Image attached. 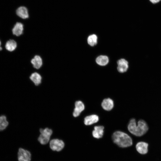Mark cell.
<instances>
[{
    "instance_id": "1",
    "label": "cell",
    "mask_w": 161,
    "mask_h": 161,
    "mask_svg": "<svg viewBox=\"0 0 161 161\" xmlns=\"http://www.w3.org/2000/svg\"><path fill=\"white\" fill-rule=\"evenodd\" d=\"M128 129L132 134L136 136L140 137L147 132L148 127L147 123L144 120H139L137 125L135 119L132 118L129 121L128 126Z\"/></svg>"
},
{
    "instance_id": "2",
    "label": "cell",
    "mask_w": 161,
    "mask_h": 161,
    "mask_svg": "<svg viewBox=\"0 0 161 161\" xmlns=\"http://www.w3.org/2000/svg\"><path fill=\"white\" fill-rule=\"evenodd\" d=\"M114 142L120 147H129L132 144L131 138L127 134L120 131L114 132L112 135Z\"/></svg>"
},
{
    "instance_id": "3",
    "label": "cell",
    "mask_w": 161,
    "mask_h": 161,
    "mask_svg": "<svg viewBox=\"0 0 161 161\" xmlns=\"http://www.w3.org/2000/svg\"><path fill=\"white\" fill-rule=\"evenodd\" d=\"M40 132L41 134L38 138V141L41 144H46L49 141L52 133V130L47 128L44 129H40Z\"/></svg>"
},
{
    "instance_id": "4",
    "label": "cell",
    "mask_w": 161,
    "mask_h": 161,
    "mask_svg": "<svg viewBox=\"0 0 161 161\" xmlns=\"http://www.w3.org/2000/svg\"><path fill=\"white\" fill-rule=\"evenodd\" d=\"M65 144L61 140L55 139L51 140L49 142L50 148L54 151H61L64 147Z\"/></svg>"
},
{
    "instance_id": "5",
    "label": "cell",
    "mask_w": 161,
    "mask_h": 161,
    "mask_svg": "<svg viewBox=\"0 0 161 161\" xmlns=\"http://www.w3.org/2000/svg\"><path fill=\"white\" fill-rule=\"evenodd\" d=\"M18 161H30L31 154L27 150L20 148L18 152Z\"/></svg>"
},
{
    "instance_id": "6",
    "label": "cell",
    "mask_w": 161,
    "mask_h": 161,
    "mask_svg": "<svg viewBox=\"0 0 161 161\" xmlns=\"http://www.w3.org/2000/svg\"><path fill=\"white\" fill-rule=\"evenodd\" d=\"M84 109L85 106L81 101L78 100L76 101L75 103V108L73 112V116L75 117L78 116Z\"/></svg>"
},
{
    "instance_id": "7",
    "label": "cell",
    "mask_w": 161,
    "mask_h": 161,
    "mask_svg": "<svg viewBox=\"0 0 161 161\" xmlns=\"http://www.w3.org/2000/svg\"><path fill=\"white\" fill-rule=\"evenodd\" d=\"M118 66L117 69L120 73H124L126 72L128 68V62L124 59H121L117 61Z\"/></svg>"
},
{
    "instance_id": "8",
    "label": "cell",
    "mask_w": 161,
    "mask_h": 161,
    "mask_svg": "<svg viewBox=\"0 0 161 161\" xmlns=\"http://www.w3.org/2000/svg\"><path fill=\"white\" fill-rule=\"evenodd\" d=\"M148 144L145 142H140L137 143L136 148L137 151L141 154H146L148 151Z\"/></svg>"
},
{
    "instance_id": "9",
    "label": "cell",
    "mask_w": 161,
    "mask_h": 161,
    "mask_svg": "<svg viewBox=\"0 0 161 161\" xmlns=\"http://www.w3.org/2000/svg\"><path fill=\"white\" fill-rule=\"evenodd\" d=\"M114 102L111 99L108 98L103 100L101 103L102 108L105 110L109 111L113 108Z\"/></svg>"
},
{
    "instance_id": "10",
    "label": "cell",
    "mask_w": 161,
    "mask_h": 161,
    "mask_svg": "<svg viewBox=\"0 0 161 161\" xmlns=\"http://www.w3.org/2000/svg\"><path fill=\"white\" fill-rule=\"evenodd\" d=\"M99 120V117L96 114H92L86 117L84 123L86 125H90L97 122Z\"/></svg>"
},
{
    "instance_id": "11",
    "label": "cell",
    "mask_w": 161,
    "mask_h": 161,
    "mask_svg": "<svg viewBox=\"0 0 161 161\" xmlns=\"http://www.w3.org/2000/svg\"><path fill=\"white\" fill-rule=\"evenodd\" d=\"M104 127L103 126H96L94 127V130L92 132L93 137L96 138H101L104 132Z\"/></svg>"
},
{
    "instance_id": "12",
    "label": "cell",
    "mask_w": 161,
    "mask_h": 161,
    "mask_svg": "<svg viewBox=\"0 0 161 161\" xmlns=\"http://www.w3.org/2000/svg\"><path fill=\"white\" fill-rule=\"evenodd\" d=\"M17 15L20 18L25 19L29 17V14L27 9L25 7L21 6L16 10Z\"/></svg>"
},
{
    "instance_id": "13",
    "label": "cell",
    "mask_w": 161,
    "mask_h": 161,
    "mask_svg": "<svg viewBox=\"0 0 161 161\" xmlns=\"http://www.w3.org/2000/svg\"><path fill=\"white\" fill-rule=\"evenodd\" d=\"M23 25L20 22H17L14 26L12 31L13 35L17 36H19L23 32Z\"/></svg>"
},
{
    "instance_id": "14",
    "label": "cell",
    "mask_w": 161,
    "mask_h": 161,
    "mask_svg": "<svg viewBox=\"0 0 161 161\" xmlns=\"http://www.w3.org/2000/svg\"><path fill=\"white\" fill-rule=\"evenodd\" d=\"M33 67L37 69H39L42 65V60L39 55H35L31 61Z\"/></svg>"
},
{
    "instance_id": "15",
    "label": "cell",
    "mask_w": 161,
    "mask_h": 161,
    "mask_svg": "<svg viewBox=\"0 0 161 161\" xmlns=\"http://www.w3.org/2000/svg\"><path fill=\"white\" fill-rule=\"evenodd\" d=\"M30 79L36 86H38L41 83L42 77L39 74L35 72L31 74Z\"/></svg>"
},
{
    "instance_id": "16",
    "label": "cell",
    "mask_w": 161,
    "mask_h": 161,
    "mask_svg": "<svg viewBox=\"0 0 161 161\" xmlns=\"http://www.w3.org/2000/svg\"><path fill=\"white\" fill-rule=\"evenodd\" d=\"M109 61L108 57L105 55H100L97 57L96 59L97 63L102 66H105L107 64Z\"/></svg>"
},
{
    "instance_id": "17",
    "label": "cell",
    "mask_w": 161,
    "mask_h": 161,
    "mask_svg": "<svg viewBox=\"0 0 161 161\" xmlns=\"http://www.w3.org/2000/svg\"><path fill=\"white\" fill-rule=\"evenodd\" d=\"M17 46L16 42L13 40H10L6 44L5 47L7 50L10 52L14 50Z\"/></svg>"
},
{
    "instance_id": "18",
    "label": "cell",
    "mask_w": 161,
    "mask_h": 161,
    "mask_svg": "<svg viewBox=\"0 0 161 161\" xmlns=\"http://www.w3.org/2000/svg\"><path fill=\"white\" fill-rule=\"evenodd\" d=\"M9 124L6 117L4 115L0 116V131L6 129Z\"/></svg>"
},
{
    "instance_id": "19",
    "label": "cell",
    "mask_w": 161,
    "mask_h": 161,
    "mask_svg": "<svg viewBox=\"0 0 161 161\" xmlns=\"http://www.w3.org/2000/svg\"><path fill=\"white\" fill-rule=\"evenodd\" d=\"M87 42L88 44L91 46L96 45L97 42V37L95 34H92L89 35L87 38Z\"/></svg>"
},
{
    "instance_id": "20",
    "label": "cell",
    "mask_w": 161,
    "mask_h": 161,
    "mask_svg": "<svg viewBox=\"0 0 161 161\" xmlns=\"http://www.w3.org/2000/svg\"><path fill=\"white\" fill-rule=\"evenodd\" d=\"M152 3L155 4L156 3L159 2L160 0H149Z\"/></svg>"
},
{
    "instance_id": "21",
    "label": "cell",
    "mask_w": 161,
    "mask_h": 161,
    "mask_svg": "<svg viewBox=\"0 0 161 161\" xmlns=\"http://www.w3.org/2000/svg\"><path fill=\"white\" fill-rule=\"evenodd\" d=\"M1 41H0V51H1L2 49V48L1 47Z\"/></svg>"
}]
</instances>
